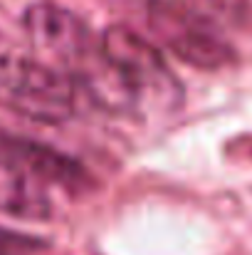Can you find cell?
Here are the masks:
<instances>
[{"label": "cell", "instance_id": "cell-2", "mask_svg": "<svg viewBox=\"0 0 252 255\" xmlns=\"http://www.w3.org/2000/svg\"><path fill=\"white\" fill-rule=\"evenodd\" d=\"M99 47L129 109L141 102L170 109L180 102V85L170 75L166 60L139 32L114 25L101 35Z\"/></svg>", "mask_w": 252, "mask_h": 255}, {"label": "cell", "instance_id": "cell-6", "mask_svg": "<svg viewBox=\"0 0 252 255\" xmlns=\"http://www.w3.org/2000/svg\"><path fill=\"white\" fill-rule=\"evenodd\" d=\"M7 151H12L15 156L27 161L42 178H50V181H57V183H75L77 181L80 171L75 169V164L67 161L65 156L50 151V149H42V146L27 144V141H12Z\"/></svg>", "mask_w": 252, "mask_h": 255}, {"label": "cell", "instance_id": "cell-5", "mask_svg": "<svg viewBox=\"0 0 252 255\" xmlns=\"http://www.w3.org/2000/svg\"><path fill=\"white\" fill-rule=\"evenodd\" d=\"M0 213L22 221H45L52 216L45 178L12 151H0Z\"/></svg>", "mask_w": 252, "mask_h": 255}, {"label": "cell", "instance_id": "cell-7", "mask_svg": "<svg viewBox=\"0 0 252 255\" xmlns=\"http://www.w3.org/2000/svg\"><path fill=\"white\" fill-rule=\"evenodd\" d=\"M178 2L210 22H235L243 17L248 7V0H178Z\"/></svg>", "mask_w": 252, "mask_h": 255}, {"label": "cell", "instance_id": "cell-3", "mask_svg": "<svg viewBox=\"0 0 252 255\" xmlns=\"http://www.w3.org/2000/svg\"><path fill=\"white\" fill-rule=\"evenodd\" d=\"M149 25L168 50L188 65L218 70L235 57V50L213 30V22L180 2L154 0L149 5Z\"/></svg>", "mask_w": 252, "mask_h": 255}, {"label": "cell", "instance_id": "cell-1", "mask_svg": "<svg viewBox=\"0 0 252 255\" xmlns=\"http://www.w3.org/2000/svg\"><path fill=\"white\" fill-rule=\"evenodd\" d=\"M77 77L32 57L0 55V109L40 124L67 122L77 112Z\"/></svg>", "mask_w": 252, "mask_h": 255}, {"label": "cell", "instance_id": "cell-4", "mask_svg": "<svg viewBox=\"0 0 252 255\" xmlns=\"http://www.w3.org/2000/svg\"><path fill=\"white\" fill-rule=\"evenodd\" d=\"M22 25L35 45L55 52L57 57L67 62H84L99 52V50L94 52V42L84 22L65 7H57L50 2L32 5L27 7Z\"/></svg>", "mask_w": 252, "mask_h": 255}]
</instances>
